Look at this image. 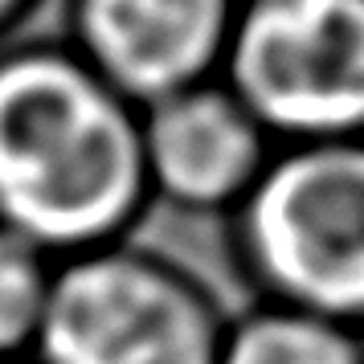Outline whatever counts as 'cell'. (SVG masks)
I'll return each mask as SVG.
<instances>
[{
	"label": "cell",
	"instance_id": "4",
	"mask_svg": "<svg viewBox=\"0 0 364 364\" xmlns=\"http://www.w3.org/2000/svg\"><path fill=\"white\" fill-rule=\"evenodd\" d=\"M217 78L274 148L364 139V0H237Z\"/></svg>",
	"mask_w": 364,
	"mask_h": 364
},
{
	"label": "cell",
	"instance_id": "5",
	"mask_svg": "<svg viewBox=\"0 0 364 364\" xmlns=\"http://www.w3.org/2000/svg\"><path fill=\"white\" fill-rule=\"evenodd\" d=\"M237 0H70L66 46L132 107L221 74Z\"/></svg>",
	"mask_w": 364,
	"mask_h": 364
},
{
	"label": "cell",
	"instance_id": "3",
	"mask_svg": "<svg viewBox=\"0 0 364 364\" xmlns=\"http://www.w3.org/2000/svg\"><path fill=\"white\" fill-rule=\"evenodd\" d=\"M230 307L197 270L123 237L53 262L33 364H213Z\"/></svg>",
	"mask_w": 364,
	"mask_h": 364
},
{
	"label": "cell",
	"instance_id": "8",
	"mask_svg": "<svg viewBox=\"0 0 364 364\" xmlns=\"http://www.w3.org/2000/svg\"><path fill=\"white\" fill-rule=\"evenodd\" d=\"M53 279V258L0 225V360H29Z\"/></svg>",
	"mask_w": 364,
	"mask_h": 364
},
{
	"label": "cell",
	"instance_id": "7",
	"mask_svg": "<svg viewBox=\"0 0 364 364\" xmlns=\"http://www.w3.org/2000/svg\"><path fill=\"white\" fill-rule=\"evenodd\" d=\"M213 364H364V331L250 299L230 311Z\"/></svg>",
	"mask_w": 364,
	"mask_h": 364
},
{
	"label": "cell",
	"instance_id": "1",
	"mask_svg": "<svg viewBox=\"0 0 364 364\" xmlns=\"http://www.w3.org/2000/svg\"><path fill=\"white\" fill-rule=\"evenodd\" d=\"M148 209L139 107L66 41L0 46V225L58 262L132 237Z\"/></svg>",
	"mask_w": 364,
	"mask_h": 364
},
{
	"label": "cell",
	"instance_id": "9",
	"mask_svg": "<svg viewBox=\"0 0 364 364\" xmlns=\"http://www.w3.org/2000/svg\"><path fill=\"white\" fill-rule=\"evenodd\" d=\"M33 4H37V0H0V37L13 33L21 21H25V13H29Z\"/></svg>",
	"mask_w": 364,
	"mask_h": 364
},
{
	"label": "cell",
	"instance_id": "10",
	"mask_svg": "<svg viewBox=\"0 0 364 364\" xmlns=\"http://www.w3.org/2000/svg\"><path fill=\"white\" fill-rule=\"evenodd\" d=\"M0 364H33V360H0Z\"/></svg>",
	"mask_w": 364,
	"mask_h": 364
},
{
	"label": "cell",
	"instance_id": "6",
	"mask_svg": "<svg viewBox=\"0 0 364 364\" xmlns=\"http://www.w3.org/2000/svg\"><path fill=\"white\" fill-rule=\"evenodd\" d=\"M139 148L151 205L188 217H225L266 168L274 139L221 78L139 111Z\"/></svg>",
	"mask_w": 364,
	"mask_h": 364
},
{
	"label": "cell",
	"instance_id": "2",
	"mask_svg": "<svg viewBox=\"0 0 364 364\" xmlns=\"http://www.w3.org/2000/svg\"><path fill=\"white\" fill-rule=\"evenodd\" d=\"M225 254L250 299L364 331V139L279 144L225 217Z\"/></svg>",
	"mask_w": 364,
	"mask_h": 364
}]
</instances>
